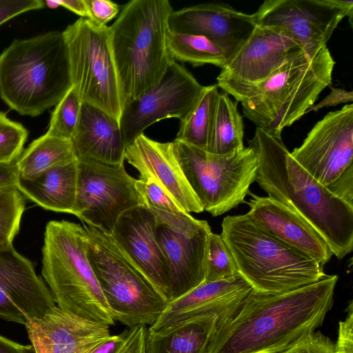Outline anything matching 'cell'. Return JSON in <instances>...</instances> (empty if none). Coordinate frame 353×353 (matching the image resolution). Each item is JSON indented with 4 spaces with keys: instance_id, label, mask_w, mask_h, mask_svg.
Segmentation results:
<instances>
[{
    "instance_id": "6da1fadb",
    "label": "cell",
    "mask_w": 353,
    "mask_h": 353,
    "mask_svg": "<svg viewBox=\"0 0 353 353\" xmlns=\"http://www.w3.org/2000/svg\"><path fill=\"white\" fill-rule=\"evenodd\" d=\"M338 276L285 292L254 290L222 325L209 353H279L321 327L333 304Z\"/></svg>"
},
{
    "instance_id": "7a4b0ae2",
    "label": "cell",
    "mask_w": 353,
    "mask_h": 353,
    "mask_svg": "<svg viewBox=\"0 0 353 353\" xmlns=\"http://www.w3.org/2000/svg\"><path fill=\"white\" fill-rule=\"evenodd\" d=\"M248 142L258 158L255 181L260 188L311 225L339 259L350 254L353 248V207L298 164L281 137L256 128Z\"/></svg>"
},
{
    "instance_id": "3957f363",
    "label": "cell",
    "mask_w": 353,
    "mask_h": 353,
    "mask_svg": "<svg viewBox=\"0 0 353 353\" xmlns=\"http://www.w3.org/2000/svg\"><path fill=\"white\" fill-rule=\"evenodd\" d=\"M71 87L62 32L15 39L0 54V97L21 115H40L55 106Z\"/></svg>"
},
{
    "instance_id": "277c9868",
    "label": "cell",
    "mask_w": 353,
    "mask_h": 353,
    "mask_svg": "<svg viewBox=\"0 0 353 353\" xmlns=\"http://www.w3.org/2000/svg\"><path fill=\"white\" fill-rule=\"evenodd\" d=\"M335 61L323 46L303 50L267 79L248 88L234 98L241 102L244 116L274 137H281L314 105L321 92L332 83Z\"/></svg>"
},
{
    "instance_id": "5b68a950",
    "label": "cell",
    "mask_w": 353,
    "mask_h": 353,
    "mask_svg": "<svg viewBox=\"0 0 353 353\" xmlns=\"http://www.w3.org/2000/svg\"><path fill=\"white\" fill-rule=\"evenodd\" d=\"M172 11L168 0H132L109 27L124 103L158 84L174 61L166 41Z\"/></svg>"
},
{
    "instance_id": "8992f818",
    "label": "cell",
    "mask_w": 353,
    "mask_h": 353,
    "mask_svg": "<svg viewBox=\"0 0 353 353\" xmlns=\"http://www.w3.org/2000/svg\"><path fill=\"white\" fill-rule=\"evenodd\" d=\"M221 228L239 274L257 292H288L325 274L323 265L279 240L248 213L225 216Z\"/></svg>"
},
{
    "instance_id": "52a82bcc",
    "label": "cell",
    "mask_w": 353,
    "mask_h": 353,
    "mask_svg": "<svg viewBox=\"0 0 353 353\" xmlns=\"http://www.w3.org/2000/svg\"><path fill=\"white\" fill-rule=\"evenodd\" d=\"M41 273L61 309L88 321L115 324L87 257L83 226L65 220L47 223Z\"/></svg>"
},
{
    "instance_id": "ba28073f",
    "label": "cell",
    "mask_w": 353,
    "mask_h": 353,
    "mask_svg": "<svg viewBox=\"0 0 353 353\" xmlns=\"http://www.w3.org/2000/svg\"><path fill=\"white\" fill-rule=\"evenodd\" d=\"M86 254L114 321L152 325L168 301L111 234L83 223Z\"/></svg>"
},
{
    "instance_id": "9c48e42d",
    "label": "cell",
    "mask_w": 353,
    "mask_h": 353,
    "mask_svg": "<svg viewBox=\"0 0 353 353\" xmlns=\"http://www.w3.org/2000/svg\"><path fill=\"white\" fill-rule=\"evenodd\" d=\"M172 143L183 174L204 210L217 216L245 203L259 166L252 148L217 154L176 139Z\"/></svg>"
},
{
    "instance_id": "30bf717a",
    "label": "cell",
    "mask_w": 353,
    "mask_h": 353,
    "mask_svg": "<svg viewBox=\"0 0 353 353\" xmlns=\"http://www.w3.org/2000/svg\"><path fill=\"white\" fill-rule=\"evenodd\" d=\"M62 32L68 50L72 85L82 102L119 121L124 101L109 27L81 17Z\"/></svg>"
},
{
    "instance_id": "8fae6325",
    "label": "cell",
    "mask_w": 353,
    "mask_h": 353,
    "mask_svg": "<svg viewBox=\"0 0 353 353\" xmlns=\"http://www.w3.org/2000/svg\"><path fill=\"white\" fill-rule=\"evenodd\" d=\"M137 179L124 163L77 159V186L72 214L83 223L111 234L119 217L141 205Z\"/></svg>"
},
{
    "instance_id": "7c38bea8",
    "label": "cell",
    "mask_w": 353,
    "mask_h": 353,
    "mask_svg": "<svg viewBox=\"0 0 353 353\" xmlns=\"http://www.w3.org/2000/svg\"><path fill=\"white\" fill-rule=\"evenodd\" d=\"M256 26L272 28L305 50L325 46L341 20L352 26V0H267L253 14Z\"/></svg>"
},
{
    "instance_id": "4fadbf2b",
    "label": "cell",
    "mask_w": 353,
    "mask_h": 353,
    "mask_svg": "<svg viewBox=\"0 0 353 353\" xmlns=\"http://www.w3.org/2000/svg\"><path fill=\"white\" fill-rule=\"evenodd\" d=\"M203 88L185 67L173 61L158 84L124 103L119 125L126 148L156 122L167 118L183 120Z\"/></svg>"
},
{
    "instance_id": "5bb4252c",
    "label": "cell",
    "mask_w": 353,
    "mask_h": 353,
    "mask_svg": "<svg viewBox=\"0 0 353 353\" xmlns=\"http://www.w3.org/2000/svg\"><path fill=\"white\" fill-rule=\"evenodd\" d=\"M290 155L322 185L333 183L352 164L353 105L325 115Z\"/></svg>"
},
{
    "instance_id": "9a60e30c",
    "label": "cell",
    "mask_w": 353,
    "mask_h": 353,
    "mask_svg": "<svg viewBox=\"0 0 353 353\" xmlns=\"http://www.w3.org/2000/svg\"><path fill=\"white\" fill-rule=\"evenodd\" d=\"M305 49L283 34L256 26L236 54L221 68L217 85L233 97L261 83Z\"/></svg>"
},
{
    "instance_id": "2e32d148",
    "label": "cell",
    "mask_w": 353,
    "mask_h": 353,
    "mask_svg": "<svg viewBox=\"0 0 353 353\" xmlns=\"http://www.w3.org/2000/svg\"><path fill=\"white\" fill-rule=\"evenodd\" d=\"M55 305L32 263L12 245L0 248V318L25 325Z\"/></svg>"
},
{
    "instance_id": "e0dca14e",
    "label": "cell",
    "mask_w": 353,
    "mask_h": 353,
    "mask_svg": "<svg viewBox=\"0 0 353 353\" xmlns=\"http://www.w3.org/2000/svg\"><path fill=\"white\" fill-rule=\"evenodd\" d=\"M168 27L176 33L205 37L228 61L250 37L256 23L253 14L238 11L226 3H208L173 10Z\"/></svg>"
},
{
    "instance_id": "ac0fdd59",
    "label": "cell",
    "mask_w": 353,
    "mask_h": 353,
    "mask_svg": "<svg viewBox=\"0 0 353 353\" xmlns=\"http://www.w3.org/2000/svg\"><path fill=\"white\" fill-rule=\"evenodd\" d=\"M157 225L153 214L138 205L119 217L111 236L169 303V270L157 240Z\"/></svg>"
},
{
    "instance_id": "d6986e66",
    "label": "cell",
    "mask_w": 353,
    "mask_h": 353,
    "mask_svg": "<svg viewBox=\"0 0 353 353\" xmlns=\"http://www.w3.org/2000/svg\"><path fill=\"white\" fill-rule=\"evenodd\" d=\"M35 353H91L111 334L110 326L58 307L25 325Z\"/></svg>"
},
{
    "instance_id": "ffe728a7",
    "label": "cell",
    "mask_w": 353,
    "mask_h": 353,
    "mask_svg": "<svg viewBox=\"0 0 353 353\" xmlns=\"http://www.w3.org/2000/svg\"><path fill=\"white\" fill-rule=\"evenodd\" d=\"M252 290V287L239 274L225 280L204 281L169 302L159 318L148 330L151 332H159L184 320L210 313L219 316L222 326L234 316Z\"/></svg>"
},
{
    "instance_id": "44dd1931",
    "label": "cell",
    "mask_w": 353,
    "mask_h": 353,
    "mask_svg": "<svg viewBox=\"0 0 353 353\" xmlns=\"http://www.w3.org/2000/svg\"><path fill=\"white\" fill-rule=\"evenodd\" d=\"M125 160L139 171V179L157 183L186 212L204 210L183 174L172 141H156L143 133L127 146Z\"/></svg>"
},
{
    "instance_id": "7402d4cb",
    "label": "cell",
    "mask_w": 353,
    "mask_h": 353,
    "mask_svg": "<svg viewBox=\"0 0 353 353\" xmlns=\"http://www.w3.org/2000/svg\"><path fill=\"white\" fill-rule=\"evenodd\" d=\"M211 232L206 221L197 230L188 233L157 225V240L169 270L170 301L205 281Z\"/></svg>"
},
{
    "instance_id": "603a6c76",
    "label": "cell",
    "mask_w": 353,
    "mask_h": 353,
    "mask_svg": "<svg viewBox=\"0 0 353 353\" xmlns=\"http://www.w3.org/2000/svg\"><path fill=\"white\" fill-rule=\"evenodd\" d=\"M248 214L274 236L324 266L333 256L322 236L292 210L270 196L249 192Z\"/></svg>"
},
{
    "instance_id": "cb8c5ba5",
    "label": "cell",
    "mask_w": 353,
    "mask_h": 353,
    "mask_svg": "<svg viewBox=\"0 0 353 353\" xmlns=\"http://www.w3.org/2000/svg\"><path fill=\"white\" fill-rule=\"evenodd\" d=\"M71 142L77 159L124 163L126 146L119 121L85 102Z\"/></svg>"
},
{
    "instance_id": "d4e9b609",
    "label": "cell",
    "mask_w": 353,
    "mask_h": 353,
    "mask_svg": "<svg viewBox=\"0 0 353 353\" xmlns=\"http://www.w3.org/2000/svg\"><path fill=\"white\" fill-rule=\"evenodd\" d=\"M221 324L216 314L196 316L163 330L148 332L146 353H209Z\"/></svg>"
},
{
    "instance_id": "484cf974",
    "label": "cell",
    "mask_w": 353,
    "mask_h": 353,
    "mask_svg": "<svg viewBox=\"0 0 353 353\" xmlns=\"http://www.w3.org/2000/svg\"><path fill=\"white\" fill-rule=\"evenodd\" d=\"M77 186V160L45 171L31 179H19L17 189L40 207L72 214Z\"/></svg>"
},
{
    "instance_id": "4316f807",
    "label": "cell",
    "mask_w": 353,
    "mask_h": 353,
    "mask_svg": "<svg viewBox=\"0 0 353 353\" xmlns=\"http://www.w3.org/2000/svg\"><path fill=\"white\" fill-rule=\"evenodd\" d=\"M71 141L47 134L34 140L17 160L20 178L33 179L51 168L77 161Z\"/></svg>"
},
{
    "instance_id": "83f0119b",
    "label": "cell",
    "mask_w": 353,
    "mask_h": 353,
    "mask_svg": "<svg viewBox=\"0 0 353 353\" xmlns=\"http://www.w3.org/2000/svg\"><path fill=\"white\" fill-rule=\"evenodd\" d=\"M243 122L235 102L228 94L220 92L210 136L205 150L225 154L244 148Z\"/></svg>"
},
{
    "instance_id": "f1b7e54d",
    "label": "cell",
    "mask_w": 353,
    "mask_h": 353,
    "mask_svg": "<svg viewBox=\"0 0 353 353\" xmlns=\"http://www.w3.org/2000/svg\"><path fill=\"white\" fill-rule=\"evenodd\" d=\"M219 88L217 84L204 86L194 106L180 121L176 139L203 150L206 149L220 94Z\"/></svg>"
},
{
    "instance_id": "f546056e",
    "label": "cell",
    "mask_w": 353,
    "mask_h": 353,
    "mask_svg": "<svg viewBox=\"0 0 353 353\" xmlns=\"http://www.w3.org/2000/svg\"><path fill=\"white\" fill-rule=\"evenodd\" d=\"M167 47L175 61L189 63L194 66L212 64L222 68L227 59L223 51L205 37L176 33L168 30Z\"/></svg>"
},
{
    "instance_id": "4dcf8cb0",
    "label": "cell",
    "mask_w": 353,
    "mask_h": 353,
    "mask_svg": "<svg viewBox=\"0 0 353 353\" xmlns=\"http://www.w3.org/2000/svg\"><path fill=\"white\" fill-rule=\"evenodd\" d=\"M82 101L72 85L52 112L46 134L60 139L71 141L77 129Z\"/></svg>"
},
{
    "instance_id": "1f68e13d",
    "label": "cell",
    "mask_w": 353,
    "mask_h": 353,
    "mask_svg": "<svg viewBox=\"0 0 353 353\" xmlns=\"http://www.w3.org/2000/svg\"><path fill=\"white\" fill-rule=\"evenodd\" d=\"M25 206L26 197L18 190L0 194V248L12 245Z\"/></svg>"
},
{
    "instance_id": "d6a6232c",
    "label": "cell",
    "mask_w": 353,
    "mask_h": 353,
    "mask_svg": "<svg viewBox=\"0 0 353 353\" xmlns=\"http://www.w3.org/2000/svg\"><path fill=\"white\" fill-rule=\"evenodd\" d=\"M238 274L233 256L221 234L211 232L208 238L205 281L225 280Z\"/></svg>"
},
{
    "instance_id": "836d02e7",
    "label": "cell",
    "mask_w": 353,
    "mask_h": 353,
    "mask_svg": "<svg viewBox=\"0 0 353 353\" xmlns=\"http://www.w3.org/2000/svg\"><path fill=\"white\" fill-rule=\"evenodd\" d=\"M28 132L21 123L0 112V163L17 160L23 151Z\"/></svg>"
},
{
    "instance_id": "e575fe53",
    "label": "cell",
    "mask_w": 353,
    "mask_h": 353,
    "mask_svg": "<svg viewBox=\"0 0 353 353\" xmlns=\"http://www.w3.org/2000/svg\"><path fill=\"white\" fill-rule=\"evenodd\" d=\"M136 188L141 205L147 208L179 216L189 214L159 185L151 179H137Z\"/></svg>"
},
{
    "instance_id": "d590c367",
    "label": "cell",
    "mask_w": 353,
    "mask_h": 353,
    "mask_svg": "<svg viewBox=\"0 0 353 353\" xmlns=\"http://www.w3.org/2000/svg\"><path fill=\"white\" fill-rule=\"evenodd\" d=\"M279 353H336L334 343L320 331H314Z\"/></svg>"
},
{
    "instance_id": "8d00e7d4",
    "label": "cell",
    "mask_w": 353,
    "mask_h": 353,
    "mask_svg": "<svg viewBox=\"0 0 353 353\" xmlns=\"http://www.w3.org/2000/svg\"><path fill=\"white\" fill-rule=\"evenodd\" d=\"M88 19L100 26H105L115 17L119 11V6L110 0H86Z\"/></svg>"
},
{
    "instance_id": "74e56055",
    "label": "cell",
    "mask_w": 353,
    "mask_h": 353,
    "mask_svg": "<svg viewBox=\"0 0 353 353\" xmlns=\"http://www.w3.org/2000/svg\"><path fill=\"white\" fill-rule=\"evenodd\" d=\"M43 7L42 0H0V26L21 13Z\"/></svg>"
},
{
    "instance_id": "f35d334b",
    "label": "cell",
    "mask_w": 353,
    "mask_h": 353,
    "mask_svg": "<svg viewBox=\"0 0 353 353\" xmlns=\"http://www.w3.org/2000/svg\"><path fill=\"white\" fill-rule=\"evenodd\" d=\"M346 311L347 315L339 323V334L334 344L336 353H353V302L350 301Z\"/></svg>"
},
{
    "instance_id": "ab89813d",
    "label": "cell",
    "mask_w": 353,
    "mask_h": 353,
    "mask_svg": "<svg viewBox=\"0 0 353 353\" xmlns=\"http://www.w3.org/2000/svg\"><path fill=\"white\" fill-rule=\"evenodd\" d=\"M325 187L335 196L353 207V164L333 183Z\"/></svg>"
},
{
    "instance_id": "60d3db41",
    "label": "cell",
    "mask_w": 353,
    "mask_h": 353,
    "mask_svg": "<svg viewBox=\"0 0 353 353\" xmlns=\"http://www.w3.org/2000/svg\"><path fill=\"white\" fill-rule=\"evenodd\" d=\"M148 332L146 325L129 328L127 336L117 353H146Z\"/></svg>"
},
{
    "instance_id": "b9f144b4",
    "label": "cell",
    "mask_w": 353,
    "mask_h": 353,
    "mask_svg": "<svg viewBox=\"0 0 353 353\" xmlns=\"http://www.w3.org/2000/svg\"><path fill=\"white\" fill-rule=\"evenodd\" d=\"M18 159L10 163H0V194L18 190L20 179Z\"/></svg>"
},
{
    "instance_id": "7bdbcfd3",
    "label": "cell",
    "mask_w": 353,
    "mask_h": 353,
    "mask_svg": "<svg viewBox=\"0 0 353 353\" xmlns=\"http://www.w3.org/2000/svg\"><path fill=\"white\" fill-rule=\"evenodd\" d=\"M353 101L352 91H347L342 88H331L330 92L319 103L311 106L307 111H318L325 107L336 105L341 103H347Z\"/></svg>"
},
{
    "instance_id": "ee69618b",
    "label": "cell",
    "mask_w": 353,
    "mask_h": 353,
    "mask_svg": "<svg viewBox=\"0 0 353 353\" xmlns=\"http://www.w3.org/2000/svg\"><path fill=\"white\" fill-rule=\"evenodd\" d=\"M128 329L116 335H110L100 343L91 353H117L123 345Z\"/></svg>"
},
{
    "instance_id": "f6af8a7d",
    "label": "cell",
    "mask_w": 353,
    "mask_h": 353,
    "mask_svg": "<svg viewBox=\"0 0 353 353\" xmlns=\"http://www.w3.org/2000/svg\"><path fill=\"white\" fill-rule=\"evenodd\" d=\"M0 353H35L32 345H23L0 334Z\"/></svg>"
},
{
    "instance_id": "bcb514c9",
    "label": "cell",
    "mask_w": 353,
    "mask_h": 353,
    "mask_svg": "<svg viewBox=\"0 0 353 353\" xmlns=\"http://www.w3.org/2000/svg\"><path fill=\"white\" fill-rule=\"evenodd\" d=\"M59 6L76 13L81 18L88 19V10L86 0H57Z\"/></svg>"
},
{
    "instance_id": "7dc6e473",
    "label": "cell",
    "mask_w": 353,
    "mask_h": 353,
    "mask_svg": "<svg viewBox=\"0 0 353 353\" xmlns=\"http://www.w3.org/2000/svg\"><path fill=\"white\" fill-rule=\"evenodd\" d=\"M43 2H44L45 6H47L50 8L54 9V8L59 7V5L57 3V0L56 1L47 0V1H44Z\"/></svg>"
}]
</instances>
